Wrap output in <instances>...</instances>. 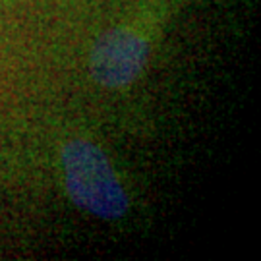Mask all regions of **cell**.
<instances>
[{"label":"cell","mask_w":261,"mask_h":261,"mask_svg":"<svg viewBox=\"0 0 261 261\" xmlns=\"http://www.w3.org/2000/svg\"><path fill=\"white\" fill-rule=\"evenodd\" d=\"M68 194L75 205L107 221L120 219L128 211V197L97 145L74 140L62 149Z\"/></svg>","instance_id":"obj_1"},{"label":"cell","mask_w":261,"mask_h":261,"mask_svg":"<svg viewBox=\"0 0 261 261\" xmlns=\"http://www.w3.org/2000/svg\"><path fill=\"white\" fill-rule=\"evenodd\" d=\"M147 45L128 29H114L95 43L91 74L105 87H124L143 70Z\"/></svg>","instance_id":"obj_2"}]
</instances>
